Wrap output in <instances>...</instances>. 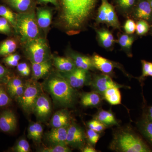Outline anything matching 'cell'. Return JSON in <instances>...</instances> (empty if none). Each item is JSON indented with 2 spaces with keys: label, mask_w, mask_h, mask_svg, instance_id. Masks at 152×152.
Masks as SVG:
<instances>
[{
  "label": "cell",
  "mask_w": 152,
  "mask_h": 152,
  "mask_svg": "<svg viewBox=\"0 0 152 152\" xmlns=\"http://www.w3.org/2000/svg\"><path fill=\"white\" fill-rule=\"evenodd\" d=\"M98 0H61L60 18L69 34H78L91 15Z\"/></svg>",
  "instance_id": "1"
},
{
  "label": "cell",
  "mask_w": 152,
  "mask_h": 152,
  "mask_svg": "<svg viewBox=\"0 0 152 152\" xmlns=\"http://www.w3.org/2000/svg\"><path fill=\"white\" fill-rule=\"evenodd\" d=\"M42 85L57 106L71 107L75 102L77 93L75 88L61 74H51Z\"/></svg>",
  "instance_id": "2"
},
{
  "label": "cell",
  "mask_w": 152,
  "mask_h": 152,
  "mask_svg": "<svg viewBox=\"0 0 152 152\" xmlns=\"http://www.w3.org/2000/svg\"><path fill=\"white\" fill-rule=\"evenodd\" d=\"M112 149L122 152H150L152 150L142 139L132 131H120L115 135Z\"/></svg>",
  "instance_id": "3"
},
{
  "label": "cell",
  "mask_w": 152,
  "mask_h": 152,
  "mask_svg": "<svg viewBox=\"0 0 152 152\" xmlns=\"http://www.w3.org/2000/svg\"><path fill=\"white\" fill-rule=\"evenodd\" d=\"M39 28L34 11L17 14L15 31L20 35L23 42L26 43L29 41L39 37Z\"/></svg>",
  "instance_id": "4"
},
{
  "label": "cell",
  "mask_w": 152,
  "mask_h": 152,
  "mask_svg": "<svg viewBox=\"0 0 152 152\" xmlns=\"http://www.w3.org/2000/svg\"><path fill=\"white\" fill-rule=\"evenodd\" d=\"M25 44L26 55L31 63H41L50 60V52L46 40L39 37Z\"/></svg>",
  "instance_id": "5"
},
{
  "label": "cell",
  "mask_w": 152,
  "mask_h": 152,
  "mask_svg": "<svg viewBox=\"0 0 152 152\" xmlns=\"http://www.w3.org/2000/svg\"><path fill=\"white\" fill-rule=\"evenodd\" d=\"M25 85L23 93L20 96L17 98V101L24 111L28 114L33 113L36 101L42 93V86L34 80L28 81Z\"/></svg>",
  "instance_id": "6"
},
{
  "label": "cell",
  "mask_w": 152,
  "mask_h": 152,
  "mask_svg": "<svg viewBox=\"0 0 152 152\" xmlns=\"http://www.w3.org/2000/svg\"><path fill=\"white\" fill-rule=\"evenodd\" d=\"M96 21L105 23L114 28L119 29L120 24L114 7L108 0H102L98 10Z\"/></svg>",
  "instance_id": "7"
},
{
  "label": "cell",
  "mask_w": 152,
  "mask_h": 152,
  "mask_svg": "<svg viewBox=\"0 0 152 152\" xmlns=\"http://www.w3.org/2000/svg\"><path fill=\"white\" fill-rule=\"evenodd\" d=\"M51 112L50 100L46 95L42 93L36 101L33 113L34 114L39 121L44 122L48 118Z\"/></svg>",
  "instance_id": "8"
},
{
  "label": "cell",
  "mask_w": 152,
  "mask_h": 152,
  "mask_svg": "<svg viewBox=\"0 0 152 152\" xmlns=\"http://www.w3.org/2000/svg\"><path fill=\"white\" fill-rule=\"evenodd\" d=\"M60 73L75 89L81 88L89 81L88 71L79 68H76L69 72Z\"/></svg>",
  "instance_id": "9"
},
{
  "label": "cell",
  "mask_w": 152,
  "mask_h": 152,
  "mask_svg": "<svg viewBox=\"0 0 152 152\" xmlns=\"http://www.w3.org/2000/svg\"><path fill=\"white\" fill-rule=\"evenodd\" d=\"M86 135L80 127L76 124H70L68 128L66 144L70 146L81 148L84 145Z\"/></svg>",
  "instance_id": "10"
},
{
  "label": "cell",
  "mask_w": 152,
  "mask_h": 152,
  "mask_svg": "<svg viewBox=\"0 0 152 152\" xmlns=\"http://www.w3.org/2000/svg\"><path fill=\"white\" fill-rule=\"evenodd\" d=\"M91 84L94 91L103 95L105 91L110 88L121 86L116 83L110 76L106 74L95 76L91 82Z\"/></svg>",
  "instance_id": "11"
},
{
  "label": "cell",
  "mask_w": 152,
  "mask_h": 152,
  "mask_svg": "<svg viewBox=\"0 0 152 152\" xmlns=\"http://www.w3.org/2000/svg\"><path fill=\"white\" fill-rule=\"evenodd\" d=\"M137 20H143L151 23L152 8L148 0H138L133 11Z\"/></svg>",
  "instance_id": "12"
},
{
  "label": "cell",
  "mask_w": 152,
  "mask_h": 152,
  "mask_svg": "<svg viewBox=\"0 0 152 152\" xmlns=\"http://www.w3.org/2000/svg\"><path fill=\"white\" fill-rule=\"evenodd\" d=\"M69 126L60 128H53L47 133L46 138L51 145L58 144H66L67 135Z\"/></svg>",
  "instance_id": "13"
},
{
  "label": "cell",
  "mask_w": 152,
  "mask_h": 152,
  "mask_svg": "<svg viewBox=\"0 0 152 152\" xmlns=\"http://www.w3.org/2000/svg\"><path fill=\"white\" fill-rule=\"evenodd\" d=\"M17 126V120L15 113L10 110L4 111L0 115V130L4 132L15 131Z\"/></svg>",
  "instance_id": "14"
},
{
  "label": "cell",
  "mask_w": 152,
  "mask_h": 152,
  "mask_svg": "<svg viewBox=\"0 0 152 152\" xmlns=\"http://www.w3.org/2000/svg\"><path fill=\"white\" fill-rule=\"evenodd\" d=\"M94 67L106 75L112 74L115 66L111 61L94 54L91 58Z\"/></svg>",
  "instance_id": "15"
},
{
  "label": "cell",
  "mask_w": 152,
  "mask_h": 152,
  "mask_svg": "<svg viewBox=\"0 0 152 152\" xmlns=\"http://www.w3.org/2000/svg\"><path fill=\"white\" fill-rule=\"evenodd\" d=\"M33 80H37L45 77L50 72L52 66L50 60L41 63H31Z\"/></svg>",
  "instance_id": "16"
},
{
  "label": "cell",
  "mask_w": 152,
  "mask_h": 152,
  "mask_svg": "<svg viewBox=\"0 0 152 152\" xmlns=\"http://www.w3.org/2000/svg\"><path fill=\"white\" fill-rule=\"evenodd\" d=\"M73 61L76 67L85 70L93 69L94 67L91 58L77 53H70L69 57Z\"/></svg>",
  "instance_id": "17"
},
{
  "label": "cell",
  "mask_w": 152,
  "mask_h": 152,
  "mask_svg": "<svg viewBox=\"0 0 152 152\" xmlns=\"http://www.w3.org/2000/svg\"><path fill=\"white\" fill-rule=\"evenodd\" d=\"M53 64L60 72H69L77 68L73 61L69 57H55Z\"/></svg>",
  "instance_id": "18"
},
{
  "label": "cell",
  "mask_w": 152,
  "mask_h": 152,
  "mask_svg": "<svg viewBox=\"0 0 152 152\" xmlns=\"http://www.w3.org/2000/svg\"><path fill=\"white\" fill-rule=\"evenodd\" d=\"M70 116L64 110L57 111L54 114L51 120L50 124L53 128H60L67 126L70 124Z\"/></svg>",
  "instance_id": "19"
},
{
  "label": "cell",
  "mask_w": 152,
  "mask_h": 152,
  "mask_svg": "<svg viewBox=\"0 0 152 152\" xmlns=\"http://www.w3.org/2000/svg\"><path fill=\"white\" fill-rule=\"evenodd\" d=\"M36 18L39 27L43 29L47 28L51 23V11L50 9L45 8H39L37 10Z\"/></svg>",
  "instance_id": "20"
},
{
  "label": "cell",
  "mask_w": 152,
  "mask_h": 152,
  "mask_svg": "<svg viewBox=\"0 0 152 152\" xmlns=\"http://www.w3.org/2000/svg\"><path fill=\"white\" fill-rule=\"evenodd\" d=\"M5 2L19 13L29 11L33 5V0H5Z\"/></svg>",
  "instance_id": "21"
},
{
  "label": "cell",
  "mask_w": 152,
  "mask_h": 152,
  "mask_svg": "<svg viewBox=\"0 0 152 152\" xmlns=\"http://www.w3.org/2000/svg\"><path fill=\"white\" fill-rule=\"evenodd\" d=\"M137 125L142 134L152 145V122L148 120L145 114Z\"/></svg>",
  "instance_id": "22"
},
{
  "label": "cell",
  "mask_w": 152,
  "mask_h": 152,
  "mask_svg": "<svg viewBox=\"0 0 152 152\" xmlns=\"http://www.w3.org/2000/svg\"><path fill=\"white\" fill-rule=\"evenodd\" d=\"M119 87H114L108 89L104 94L106 101L111 105L120 104L121 102V95Z\"/></svg>",
  "instance_id": "23"
},
{
  "label": "cell",
  "mask_w": 152,
  "mask_h": 152,
  "mask_svg": "<svg viewBox=\"0 0 152 152\" xmlns=\"http://www.w3.org/2000/svg\"><path fill=\"white\" fill-rule=\"evenodd\" d=\"M99 40L102 46L109 49L113 45L115 40L113 36L110 31L106 29H101L97 31Z\"/></svg>",
  "instance_id": "24"
},
{
  "label": "cell",
  "mask_w": 152,
  "mask_h": 152,
  "mask_svg": "<svg viewBox=\"0 0 152 152\" xmlns=\"http://www.w3.org/2000/svg\"><path fill=\"white\" fill-rule=\"evenodd\" d=\"M101 101L99 94L95 91L83 94L81 98V103L85 107H96Z\"/></svg>",
  "instance_id": "25"
},
{
  "label": "cell",
  "mask_w": 152,
  "mask_h": 152,
  "mask_svg": "<svg viewBox=\"0 0 152 152\" xmlns=\"http://www.w3.org/2000/svg\"><path fill=\"white\" fill-rule=\"evenodd\" d=\"M96 119L103 123L106 126H113L118 123L112 112L102 110L97 115Z\"/></svg>",
  "instance_id": "26"
},
{
  "label": "cell",
  "mask_w": 152,
  "mask_h": 152,
  "mask_svg": "<svg viewBox=\"0 0 152 152\" xmlns=\"http://www.w3.org/2000/svg\"><path fill=\"white\" fill-rule=\"evenodd\" d=\"M17 48L16 42L13 39L6 40L0 45V56L12 54Z\"/></svg>",
  "instance_id": "27"
},
{
  "label": "cell",
  "mask_w": 152,
  "mask_h": 152,
  "mask_svg": "<svg viewBox=\"0 0 152 152\" xmlns=\"http://www.w3.org/2000/svg\"><path fill=\"white\" fill-rule=\"evenodd\" d=\"M0 16L6 19L15 31L17 14L14 13L6 6L0 5Z\"/></svg>",
  "instance_id": "28"
},
{
  "label": "cell",
  "mask_w": 152,
  "mask_h": 152,
  "mask_svg": "<svg viewBox=\"0 0 152 152\" xmlns=\"http://www.w3.org/2000/svg\"><path fill=\"white\" fill-rule=\"evenodd\" d=\"M138 1V0H115L118 7L124 12H133Z\"/></svg>",
  "instance_id": "29"
},
{
  "label": "cell",
  "mask_w": 152,
  "mask_h": 152,
  "mask_svg": "<svg viewBox=\"0 0 152 152\" xmlns=\"http://www.w3.org/2000/svg\"><path fill=\"white\" fill-rule=\"evenodd\" d=\"M135 40V37L130 34L121 35L119 38L118 42L120 45L126 50H130L133 43Z\"/></svg>",
  "instance_id": "30"
},
{
  "label": "cell",
  "mask_w": 152,
  "mask_h": 152,
  "mask_svg": "<svg viewBox=\"0 0 152 152\" xmlns=\"http://www.w3.org/2000/svg\"><path fill=\"white\" fill-rule=\"evenodd\" d=\"M151 26L149 23L145 20H138L136 23V33L139 36L145 35L149 32Z\"/></svg>",
  "instance_id": "31"
},
{
  "label": "cell",
  "mask_w": 152,
  "mask_h": 152,
  "mask_svg": "<svg viewBox=\"0 0 152 152\" xmlns=\"http://www.w3.org/2000/svg\"><path fill=\"white\" fill-rule=\"evenodd\" d=\"M141 63L142 75L139 78V80L142 82L147 77H152V62L142 60Z\"/></svg>",
  "instance_id": "32"
},
{
  "label": "cell",
  "mask_w": 152,
  "mask_h": 152,
  "mask_svg": "<svg viewBox=\"0 0 152 152\" xmlns=\"http://www.w3.org/2000/svg\"><path fill=\"white\" fill-rule=\"evenodd\" d=\"M42 152H70L71 150L68 146V145L65 144H58L53 145L44 148L40 150Z\"/></svg>",
  "instance_id": "33"
},
{
  "label": "cell",
  "mask_w": 152,
  "mask_h": 152,
  "mask_svg": "<svg viewBox=\"0 0 152 152\" xmlns=\"http://www.w3.org/2000/svg\"><path fill=\"white\" fill-rule=\"evenodd\" d=\"M12 26L9 22L2 17H0V34L10 35L12 33Z\"/></svg>",
  "instance_id": "34"
},
{
  "label": "cell",
  "mask_w": 152,
  "mask_h": 152,
  "mask_svg": "<svg viewBox=\"0 0 152 152\" xmlns=\"http://www.w3.org/2000/svg\"><path fill=\"white\" fill-rule=\"evenodd\" d=\"M14 151L17 152H30V146L28 142L26 139H21L14 147Z\"/></svg>",
  "instance_id": "35"
},
{
  "label": "cell",
  "mask_w": 152,
  "mask_h": 152,
  "mask_svg": "<svg viewBox=\"0 0 152 152\" xmlns=\"http://www.w3.org/2000/svg\"><path fill=\"white\" fill-rule=\"evenodd\" d=\"M88 127L89 129L97 132H101L105 129L106 126L96 119L92 120L88 123Z\"/></svg>",
  "instance_id": "36"
},
{
  "label": "cell",
  "mask_w": 152,
  "mask_h": 152,
  "mask_svg": "<svg viewBox=\"0 0 152 152\" xmlns=\"http://www.w3.org/2000/svg\"><path fill=\"white\" fill-rule=\"evenodd\" d=\"M10 75V71L0 64V85L6 83H7L11 78Z\"/></svg>",
  "instance_id": "37"
},
{
  "label": "cell",
  "mask_w": 152,
  "mask_h": 152,
  "mask_svg": "<svg viewBox=\"0 0 152 152\" xmlns=\"http://www.w3.org/2000/svg\"><path fill=\"white\" fill-rule=\"evenodd\" d=\"M11 102V99L2 87L0 86V107L8 105Z\"/></svg>",
  "instance_id": "38"
},
{
  "label": "cell",
  "mask_w": 152,
  "mask_h": 152,
  "mask_svg": "<svg viewBox=\"0 0 152 152\" xmlns=\"http://www.w3.org/2000/svg\"><path fill=\"white\" fill-rule=\"evenodd\" d=\"M86 134L88 140L91 143L95 145L97 143L100 135L97 132L89 129L87 131Z\"/></svg>",
  "instance_id": "39"
},
{
  "label": "cell",
  "mask_w": 152,
  "mask_h": 152,
  "mask_svg": "<svg viewBox=\"0 0 152 152\" xmlns=\"http://www.w3.org/2000/svg\"><path fill=\"white\" fill-rule=\"evenodd\" d=\"M136 23L132 19H128L126 21L124 29L125 31L128 34H132L136 31Z\"/></svg>",
  "instance_id": "40"
},
{
  "label": "cell",
  "mask_w": 152,
  "mask_h": 152,
  "mask_svg": "<svg viewBox=\"0 0 152 152\" xmlns=\"http://www.w3.org/2000/svg\"><path fill=\"white\" fill-rule=\"evenodd\" d=\"M23 84L22 80L20 78L18 77L12 78L10 79L7 83L8 91H10Z\"/></svg>",
  "instance_id": "41"
},
{
  "label": "cell",
  "mask_w": 152,
  "mask_h": 152,
  "mask_svg": "<svg viewBox=\"0 0 152 152\" xmlns=\"http://www.w3.org/2000/svg\"><path fill=\"white\" fill-rule=\"evenodd\" d=\"M35 129V139L34 142L39 143L42 141V138L43 129L42 125L38 122L34 123Z\"/></svg>",
  "instance_id": "42"
},
{
  "label": "cell",
  "mask_w": 152,
  "mask_h": 152,
  "mask_svg": "<svg viewBox=\"0 0 152 152\" xmlns=\"http://www.w3.org/2000/svg\"><path fill=\"white\" fill-rule=\"evenodd\" d=\"M19 72L22 76L27 77L29 75L31 70L27 64L26 63H20L17 66Z\"/></svg>",
  "instance_id": "43"
},
{
  "label": "cell",
  "mask_w": 152,
  "mask_h": 152,
  "mask_svg": "<svg viewBox=\"0 0 152 152\" xmlns=\"http://www.w3.org/2000/svg\"><path fill=\"white\" fill-rule=\"evenodd\" d=\"M25 85L24 84L19 86L13 89L8 91L9 94L12 97L17 98L20 96L23 93L25 89Z\"/></svg>",
  "instance_id": "44"
},
{
  "label": "cell",
  "mask_w": 152,
  "mask_h": 152,
  "mask_svg": "<svg viewBox=\"0 0 152 152\" xmlns=\"http://www.w3.org/2000/svg\"><path fill=\"white\" fill-rule=\"evenodd\" d=\"M28 137L29 139L33 140L34 142L35 139V129L34 123L31 124L28 128Z\"/></svg>",
  "instance_id": "45"
},
{
  "label": "cell",
  "mask_w": 152,
  "mask_h": 152,
  "mask_svg": "<svg viewBox=\"0 0 152 152\" xmlns=\"http://www.w3.org/2000/svg\"><path fill=\"white\" fill-rule=\"evenodd\" d=\"M4 61L7 65L10 66H17L19 64V61L10 59L7 58V57L4 58Z\"/></svg>",
  "instance_id": "46"
},
{
  "label": "cell",
  "mask_w": 152,
  "mask_h": 152,
  "mask_svg": "<svg viewBox=\"0 0 152 152\" xmlns=\"http://www.w3.org/2000/svg\"><path fill=\"white\" fill-rule=\"evenodd\" d=\"M38 2L40 4H47L50 3L56 7L58 6V0H38Z\"/></svg>",
  "instance_id": "47"
},
{
  "label": "cell",
  "mask_w": 152,
  "mask_h": 152,
  "mask_svg": "<svg viewBox=\"0 0 152 152\" xmlns=\"http://www.w3.org/2000/svg\"><path fill=\"white\" fill-rule=\"evenodd\" d=\"M7 57L9 59L18 61H19V60L20 59V56L18 54H11L7 56Z\"/></svg>",
  "instance_id": "48"
},
{
  "label": "cell",
  "mask_w": 152,
  "mask_h": 152,
  "mask_svg": "<svg viewBox=\"0 0 152 152\" xmlns=\"http://www.w3.org/2000/svg\"><path fill=\"white\" fill-rule=\"evenodd\" d=\"M82 151L83 152H96L97 151L91 146H87L83 148Z\"/></svg>",
  "instance_id": "49"
},
{
  "label": "cell",
  "mask_w": 152,
  "mask_h": 152,
  "mask_svg": "<svg viewBox=\"0 0 152 152\" xmlns=\"http://www.w3.org/2000/svg\"><path fill=\"white\" fill-rule=\"evenodd\" d=\"M145 115L148 120L152 122V105L149 107Z\"/></svg>",
  "instance_id": "50"
},
{
  "label": "cell",
  "mask_w": 152,
  "mask_h": 152,
  "mask_svg": "<svg viewBox=\"0 0 152 152\" xmlns=\"http://www.w3.org/2000/svg\"><path fill=\"white\" fill-rule=\"evenodd\" d=\"M152 8V0H148Z\"/></svg>",
  "instance_id": "51"
},
{
  "label": "cell",
  "mask_w": 152,
  "mask_h": 152,
  "mask_svg": "<svg viewBox=\"0 0 152 152\" xmlns=\"http://www.w3.org/2000/svg\"><path fill=\"white\" fill-rule=\"evenodd\" d=\"M151 34L152 35V29L151 30Z\"/></svg>",
  "instance_id": "52"
},
{
  "label": "cell",
  "mask_w": 152,
  "mask_h": 152,
  "mask_svg": "<svg viewBox=\"0 0 152 152\" xmlns=\"http://www.w3.org/2000/svg\"><path fill=\"white\" fill-rule=\"evenodd\" d=\"M151 24H152V23H151Z\"/></svg>",
  "instance_id": "53"
}]
</instances>
